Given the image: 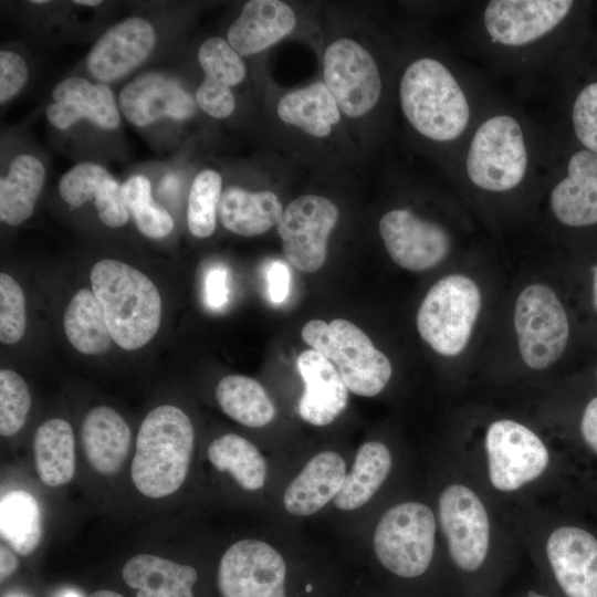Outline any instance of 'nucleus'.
Listing matches in <instances>:
<instances>
[{
    "label": "nucleus",
    "instance_id": "nucleus-33",
    "mask_svg": "<svg viewBox=\"0 0 597 597\" xmlns=\"http://www.w3.org/2000/svg\"><path fill=\"white\" fill-rule=\"evenodd\" d=\"M216 397L222 411L244 426L260 428L275 417L272 400L262 385L251 377H223L217 385Z\"/></svg>",
    "mask_w": 597,
    "mask_h": 597
},
{
    "label": "nucleus",
    "instance_id": "nucleus-42",
    "mask_svg": "<svg viewBox=\"0 0 597 597\" xmlns=\"http://www.w3.org/2000/svg\"><path fill=\"white\" fill-rule=\"evenodd\" d=\"M196 101L202 111L216 118L228 117L235 106L231 90L207 77L197 90Z\"/></svg>",
    "mask_w": 597,
    "mask_h": 597
},
{
    "label": "nucleus",
    "instance_id": "nucleus-35",
    "mask_svg": "<svg viewBox=\"0 0 597 597\" xmlns=\"http://www.w3.org/2000/svg\"><path fill=\"white\" fill-rule=\"evenodd\" d=\"M1 537L18 554L27 556L38 547L41 535V513L35 498L27 491L13 490L0 501Z\"/></svg>",
    "mask_w": 597,
    "mask_h": 597
},
{
    "label": "nucleus",
    "instance_id": "nucleus-41",
    "mask_svg": "<svg viewBox=\"0 0 597 597\" xmlns=\"http://www.w3.org/2000/svg\"><path fill=\"white\" fill-rule=\"evenodd\" d=\"M572 118L579 142L597 154V82L588 84L577 95Z\"/></svg>",
    "mask_w": 597,
    "mask_h": 597
},
{
    "label": "nucleus",
    "instance_id": "nucleus-36",
    "mask_svg": "<svg viewBox=\"0 0 597 597\" xmlns=\"http://www.w3.org/2000/svg\"><path fill=\"white\" fill-rule=\"evenodd\" d=\"M122 196L128 211L132 212L139 231L151 239L167 237L174 230V219L151 198L150 181L142 175L128 178L122 185Z\"/></svg>",
    "mask_w": 597,
    "mask_h": 597
},
{
    "label": "nucleus",
    "instance_id": "nucleus-11",
    "mask_svg": "<svg viewBox=\"0 0 597 597\" xmlns=\"http://www.w3.org/2000/svg\"><path fill=\"white\" fill-rule=\"evenodd\" d=\"M326 87L339 111L350 117L369 112L378 102L381 80L373 56L350 39H339L326 49L323 59Z\"/></svg>",
    "mask_w": 597,
    "mask_h": 597
},
{
    "label": "nucleus",
    "instance_id": "nucleus-1",
    "mask_svg": "<svg viewBox=\"0 0 597 597\" xmlns=\"http://www.w3.org/2000/svg\"><path fill=\"white\" fill-rule=\"evenodd\" d=\"M113 341L126 350L146 345L158 332L161 297L153 281L132 265L104 259L91 271Z\"/></svg>",
    "mask_w": 597,
    "mask_h": 597
},
{
    "label": "nucleus",
    "instance_id": "nucleus-46",
    "mask_svg": "<svg viewBox=\"0 0 597 597\" xmlns=\"http://www.w3.org/2000/svg\"><path fill=\"white\" fill-rule=\"evenodd\" d=\"M580 430L586 443L597 453V397L591 399L586 406Z\"/></svg>",
    "mask_w": 597,
    "mask_h": 597
},
{
    "label": "nucleus",
    "instance_id": "nucleus-2",
    "mask_svg": "<svg viewBox=\"0 0 597 597\" xmlns=\"http://www.w3.org/2000/svg\"><path fill=\"white\" fill-rule=\"evenodd\" d=\"M193 448V428L178 407L163 405L144 418L136 439L130 476L144 495L159 499L184 483Z\"/></svg>",
    "mask_w": 597,
    "mask_h": 597
},
{
    "label": "nucleus",
    "instance_id": "nucleus-13",
    "mask_svg": "<svg viewBox=\"0 0 597 597\" xmlns=\"http://www.w3.org/2000/svg\"><path fill=\"white\" fill-rule=\"evenodd\" d=\"M438 512L452 562L465 572L478 569L490 543V521L480 498L462 484L449 485L440 494Z\"/></svg>",
    "mask_w": 597,
    "mask_h": 597
},
{
    "label": "nucleus",
    "instance_id": "nucleus-31",
    "mask_svg": "<svg viewBox=\"0 0 597 597\" xmlns=\"http://www.w3.org/2000/svg\"><path fill=\"white\" fill-rule=\"evenodd\" d=\"M33 452L40 480L49 486L71 481L75 471L74 436L70 423L54 418L43 422L34 434Z\"/></svg>",
    "mask_w": 597,
    "mask_h": 597
},
{
    "label": "nucleus",
    "instance_id": "nucleus-43",
    "mask_svg": "<svg viewBox=\"0 0 597 597\" xmlns=\"http://www.w3.org/2000/svg\"><path fill=\"white\" fill-rule=\"evenodd\" d=\"M28 78V65L15 52H0V102L14 96Z\"/></svg>",
    "mask_w": 597,
    "mask_h": 597
},
{
    "label": "nucleus",
    "instance_id": "nucleus-53",
    "mask_svg": "<svg viewBox=\"0 0 597 597\" xmlns=\"http://www.w3.org/2000/svg\"><path fill=\"white\" fill-rule=\"evenodd\" d=\"M528 597H546V596L536 595V594L532 593Z\"/></svg>",
    "mask_w": 597,
    "mask_h": 597
},
{
    "label": "nucleus",
    "instance_id": "nucleus-19",
    "mask_svg": "<svg viewBox=\"0 0 597 597\" xmlns=\"http://www.w3.org/2000/svg\"><path fill=\"white\" fill-rule=\"evenodd\" d=\"M304 381L298 413L313 426L332 423L346 408L348 388L335 365L315 349H306L296 358Z\"/></svg>",
    "mask_w": 597,
    "mask_h": 597
},
{
    "label": "nucleus",
    "instance_id": "nucleus-3",
    "mask_svg": "<svg viewBox=\"0 0 597 597\" xmlns=\"http://www.w3.org/2000/svg\"><path fill=\"white\" fill-rule=\"evenodd\" d=\"M401 108L412 127L436 142L462 135L470 119L464 92L439 61L422 57L412 62L400 81Z\"/></svg>",
    "mask_w": 597,
    "mask_h": 597
},
{
    "label": "nucleus",
    "instance_id": "nucleus-17",
    "mask_svg": "<svg viewBox=\"0 0 597 597\" xmlns=\"http://www.w3.org/2000/svg\"><path fill=\"white\" fill-rule=\"evenodd\" d=\"M546 553L567 597H597V540L589 532L558 527L547 540Z\"/></svg>",
    "mask_w": 597,
    "mask_h": 597
},
{
    "label": "nucleus",
    "instance_id": "nucleus-40",
    "mask_svg": "<svg viewBox=\"0 0 597 597\" xmlns=\"http://www.w3.org/2000/svg\"><path fill=\"white\" fill-rule=\"evenodd\" d=\"M25 298L19 283L9 274H0V341L18 343L25 331Z\"/></svg>",
    "mask_w": 597,
    "mask_h": 597
},
{
    "label": "nucleus",
    "instance_id": "nucleus-5",
    "mask_svg": "<svg viewBox=\"0 0 597 597\" xmlns=\"http://www.w3.org/2000/svg\"><path fill=\"white\" fill-rule=\"evenodd\" d=\"M480 308L478 285L462 274L447 275L429 289L421 302L418 332L438 354L458 355L470 339Z\"/></svg>",
    "mask_w": 597,
    "mask_h": 597
},
{
    "label": "nucleus",
    "instance_id": "nucleus-8",
    "mask_svg": "<svg viewBox=\"0 0 597 597\" xmlns=\"http://www.w3.org/2000/svg\"><path fill=\"white\" fill-rule=\"evenodd\" d=\"M514 326L521 356L528 367L547 368L564 353L568 321L561 301L548 286L532 284L520 293Z\"/></svg>",
    "mask_w": 597,
    "mask_h": 597
},
{
    "label": "nucleus",
    "instance_id": "nucleus-48",
    "mask_svg": "<svg viewBox=\"0 0 597 597\" xmlns=\"http://www.w3.org/2000/svg\"><path fill=\"white\" fill-rule=\"evenodd\" d=\"M90 597H124V596L113 590H97L93 593Z\"/></svg>",
    "mask_w": 597,
    "mask_h": 597
},
{
    "label": "nucleus",
    "instance_id": "nucleus-16",
    "mask_svg": "<svg viewBox=\"0 0 597 597\" xmlns=\"http://www.w3.org/2000/svg\"><path fill=\"white\" fill-rule=\"evenodd\" d=\"M156 34L139 17L125 19L109 28L91 49L86 64L101 82L119 78L139 65L151 52Z\"/></svg>",
    "mask_w": 597,
    "mask_h": 597
},
{
    "label": "nucleus",
    "instance_id": "nucleus-32",
    "mask_svg": "<svg viewBox=\"0 0 597 597\" xmlns=\"http://www.w3.org/2000/svg\"><path fill=\"white\" fill-rule=\"evenodd\" d=\"M65 335L71 345L82 354L105 353L113 339L103 307L88 289H81L72 297L63 317Z\"/></svg>",
    "mask_w": 597,
    "mask_h": 597
},
{
    "label": "nucleus",
    "instance_id": "nucleus-44",
    "mask_svg": "<svg viewBox=\"0 0 597 597\" xmlns=\"http://www.w3.org/2000/svg\"><path fill=\"white\" fill-rule=\"evenodd\" d=\"M269 297L273 304L283 303L290 294L291 272L281 260L271 261L266 268Z\"/></svg>",
    "mask_w": 597,
    "mask_h": 597
},
{
    "label": "nucleus",
    "instance_id": "nucleus-10",
    "mask_svg": "<svg viewBox=\"0 0 597 597\" xmlns=\"http://www.w3.org/2000/svg\"><path fill=\"white\" fill-rule=\"evenodd\" d=\"M485 447L490 481L503 492L515 491L538 478L549 460L543 441L527 427L513 420L491 423Z\"/></svg>",
    "mask_w": 597,
    "mask_h": 597
},
{
    "label": "nucleus",
    "instance_id": "nucleus-23",
    "mask_svg": "<svg viewBox=\"0 0 597 597\" xmlns=\"http://www.w3.org/2000/svg\"><path fill=\"white\" fill-rule=\"evenodd\" d=\"M345 476L346 464L341 454L335 451L316 454L286 486L285 510L296 516L316 513L336 496Z\"/></svg>",
    "mask_w": 597,
    "mask_h": 597
},
{
    "label": "nucleus",
    "instance_id": "nucleus-47",
    "mask_svg": "<svg viewBox=\"0 0 597 597\" xmlns=\"http://www.w3.org/2000/svg\"><path fill=\"white\" fill-rule=\"evenodd\" d=\"M18 558L7 547H0V576L1 582L12 575L18 568Z\"/></svg>",
    "mask_w": 597,
    "mask_h": 597
},
{
    "label": "nucleus",
    "instance_id": "nucleus-52",
    "mask_svg": "<svg viewBox=\"0 0 597 597\" xmlns=\"http://www.w3.org/2000/svg\"><path fill=\"white\" fill-rule=\"evenodd\" d=\"M31 2L35 4H41V3H48L49 1L48 0H32Z\"/></svg>",
    "mask_w": 597,
    "mask_h": 597
},
{
    "label": "nucleus",
    "instance_id": "nucleus-20",
    "mask_svg": "<svg viewBox=\"0 0 597 597\" xmlns=\"http://www.w3.org/2000/svg\"><path fill=\"white\" fill-rule=\"evenodd\" d=\"M54 103L46 107L49 122L60 128L87 118L104 129H114L119 113L112 90L105 84H93L83 77H69L52 91Z\"/></svg>",
    "mask_w": 597,
    "mask_h": 597
},
{
    "label": "nucleus",
    "instance_id": "nucleus-18",
    "mask_svg": "<svg viewBox=\"0 0 597 597\" xmlns=\"http://www.w3.org/2000/svg\"><path fill=\"white\" fill-rule=\"evenodd\" d=\"M119 107L135 126H147L168 116L186 119L195 113V103L180 83L159 72L144 73L119 93Z\"/></svg>",
    "mask_w": 597,
    "mask_h": 597
},
{
    "label": "nucleus",
    "instance_id": "nucleus-6",
    "mask_svg": "<svg viewBox=\"0 0 597 597\" xmlns=\"http://www.w3.org/2000/svg\"><path fill=\"white\" fill-rule=\"evenodd\" d=\"M436 520L420 502H404L387 510L374 533L378 561L397 576L411 578L429 567L434 551Z\"/></svg>",
    "mask_w": 597,
    "mask_h": 597
},
{
    "label": "nucleus",
    "instance_id": "nucleus-29",
    "mask_svg": "<svg viewBox=\"0 0 597 597\" xmlns=\"http://www.w3.org/2000/svg\"><path fill=\"white\" fill-rule=\"evenodd\" d=\"M280 118L315 137H325L341 119L339 108L325 83L286 93L277 103Z\"/></svg>",
    "mask_w": 597,
    "mask_h": 597
},
{
    "label": "nucleus",
    "instance_id": "nucleus-15",
    "mask_svg": "<svg viewBox=\"0 0 597 597\" xmlns=\"http://www.w3.org/2000/svg\"><path fill=\"white\" fill-rule=\"evenodd\" d=\"M573 3L568 0H493L485 7L484 27L495 43L526 45L555 29Z\"/></svg>",
    "mask_w": 597,
    "mask_h": 597
},
{
    "label": "nucleus",
    "instance_id": "nucleus-49",
    "mask_svg": "<svg viewBox=\"0 0 597 597\" xmlns=\"http://www.w3.org/2000/svg\"><path fill=\"white\" fill-rule=\"evenodd\" d=\"M593 302L597 311V265L594 268V277H593Z\"/></svg>",
    "mask_w": 597,
    "mask_h": 597
},
{
    "label": "nucleus",
    "instance_id": "nucleus-27",
    "mask_svg": "<svg viewBox=\"0 0 597 597\" xmlns=\"http://www.w3.org/2000/svg\"><path fill=\"white\" fill-rule=\"evenodd\" d=\"M283 213L275 193L269 190L250 192L239 187H229L219 202L222 226L237 234L254 237L277 224Z\"/></svg>",
    "mask_w": 597,
    "mask_h": 597
},
{
    "label": "nucleus",
    "instance_id": "nucleus-37",
    "mask_svg": "<svg viewBox=\"0 0 597 597\" xmlns=\"http://www.w3.org/2000/svg\"><path fill=\"white\" fill-rule=\"evenodd\" d=\"M222 180L214 170L199 172L190 188L187 210L189 231L197 238H208L216 229L217 207Z\"/></svg>",
    "mask_w": 597,
    "mask_h": 597
},
{
    "label": "nucleus",
    "instance_id": "nucleus-30",
    "mask_svg": "<svg viewBox=\"0 0 597 597\" xmlns=\"http://www.w3.org/2000/svg\"><path fill=\"white\" fill-rule=\"evenodd\" d=\"M45 179L41 161L32 155L15 157L0 180V219L18 226L29 219Z\"/></svg>",
    "mask_w": 597,
    "mask_h": 597
},
{
    "label": "nucleus",
    "instance_id": "nucleus-34",
    "mask_svg": "<svg viewBox=\"0 0 597 597\" xmlns=\"http://www.w3.org/2000/svg\"><path fill=\"white\" fill-rule=\"evenodd\" d=\"M207 454L218 471L229 472L242 489L255 491L263 486L266 462L248 439L234 433L223 434L210 443Z\"/></svg>",
    "mask_w": 597,
    "mask_h": 597
},
{
    "label": "nucleus",
    "instance_id": "nucleus-51",
    "mask_svg": "<svg viewBox=\"0 0 597 597\" xmlns=\"http://www.w3.org/2000/svg\"><path fill=\"white\" fill-rule=\"evenodd\" d=\"M62 597H81L77 593L69 590Z\"/></svg>",
    "mask_w": 597,
    "mask_h": 597
},
{
    "label": "nucleus",
    "instance_id": "nucleus-38",
    "mask_svg": "<svg viewBox=\"0 0 597 597\" xmlns=\"http://www.w3.org/2000/svg\"><path fill=\"white\" fill-rule=\"evenodd\" d=\"M198 60L207 78L228 87L241 82L245 75L240 54L222 38L206 40L199 48Z\"/></svg>",
    "mask_w": 597,
    "mask_h": 597
},
{
    "label": "nucleus",
    "instance_id": "nucleus-12",
    "mask_svg": "<svg viewBox=\"0 0 597 597\" xmlns=\"http://www.w3.org/2000/svg\"><path fill=\"white\" fill-rule=\"evenodd\" d=\"M285 577L282 555L265 542L247 538L226 551L217 583L222 597H286Z\"/></svg>",
    "mask_w": 597,
    "mask_h": 597
},
{
    "label": "nucleus",
    "instance_id": "nucleus-9",
    "mask_svg": "<svg viewBox=\"0 0 597 597\" xmlns=\"http://www.w3.org/2000/svg\"><path fill=\"white\" fill-rule=\"evenodd\" d=\"M337 220L338 209L327 198L304 195L291 201L276 224L286 260L302 272L321 269Z\"/></svg>",
    "mask_w": 597,
    "mask_h": 597
},
{
    "label": "nucleus",
    "instance_id": "nucleus-50",
    "mask_svg": "<svg viewBox=\"0 0 597 597\" xmlns=\"http://www.w3.org/2000/svg\"><path fill=\"white\" fill-rule=\"evenodd\" d=\"M75 4L95 7L102 3L100 0H75Z\"/></svg>",
    "mask_w": 597,
    "mask_h": 597
},
{
    "label": "nucleus",
    "instance_id": "nucleus-45",
    "mask_svg": "<svg viewBox=\"0 0 597 597\" xmlns=\"http://www.w3.org/2000/svg\"><path fill=\"white\" fill-rule=\"evenodd\" d=\"M228 272L226 269L216 266L207 273L206 298L212 308L223 307L228 301Z\"/></svg>",
    "mask_w": 597,
    "mask_h": 597
},
{
    "label": "nucleus",
    "instance_id": "nucleus-21",
    "mask_svg": "<svg viewBox=\"0 0 597 597\" xmlns=\"http://www.w3.org/2000/svg\"><path fill=\"white\" fill-rule=\"evenodd\" d=\"M555 217L569 227L597 223V154L582 149L572 155L567 176L551 193Z\"/></svg>",
    "mask_w": 597,
    "mask_h": 597
},
{
    "label": "nucleus",
    "instance_id": "nucleus-14",
    "mask_svg": "<svg viewBox=\"0 0 597 597\" xmlns=\"http://www.w3.org/2000/svg\"><path fill=\"white\" fill-rule=\"evenodd\" d=\"M379 233L392 261L410 271L438 265L451 248L450 237L441 226L407 209L387 212L379 221Z\"/></svg>",
    "mask_w": 597,
    "mask_h": 597
},
{
    "label": "nucleus",
    "instance_id": "nucleus-39",
    "mask_svg": "<svg viewBox=\"0 0 597 597\" xmlns=\"http://www.w3.org/2000/svg\"><path fill=\"white\" fill-rule=\"evenodd\" d=\"M31 396L23 378L11 369L0 370V433L10 437L24 425Z\"/></svg>",
    "mask_w": 597,
    "mask_h": 597
},
{
    "label": "nucleus",
    "instance_id": "nucleus-26",
    "mask_svg": "<svg viewBox=\"0 0 597 597\" xmlns=\"http://www.w3.org/2000/svg\"><path fill=\"white\" fill-rule=\"evenodd\" d=\"M122 577L136 597H193L197 570L150 554H138L124 565Z\"/></svg>",
    "mask_w": 597,
    "mask_h": 597
},
{
    "label": "nucleus",
    "instance_id": "nucleus-54",
    "mask_svg": "<svg viewBox=\"0 0 597 597\" xmlns=\"http://www.w3.org/2000/svg\"><path fill=\"white\" fill-rule=\"evenodd\" d=\"M311 589H312V586H311V585H307V586H306V590H307V591H311Z\"/></svg>",
    "mask_w": 597,
    "mask_h": 597
},
{
    "label": "nucleus",
    "instance_id": "nucleus-25",
    "mask_svg": "<svg viewBox=\"0 0 597 597\" xmlns=\"http://www.w3.org/2000/svg\"><path fill=\"white\" fill-rule=\"evenodd\" d=\"M82 443L91 465L100 473H116L126 460L130 430L124 418L107 406L88 411L82 425Z\"/></svg>",
    "mask_w": 597,
    "mask_h": 597
},
{
    "label": "nucleus",
    "instance_id": "nucleus-28",
    "mask_svg": "<svg viewBox=\"0 0 597 597\" xmlns=\"http://www.w3.org/2000/svg\"><path fill=\"white\" fill-rule=\"evenodd\" d=\"M391 462L390 451L384 443L369 441L362 444L352 470L334 498V505L343 511L365 505L387 479Z\"/></svg>",
    "mask_w": 597,
    "mask_h": 597
},
{
    "label": "nucleus",
    "instance_id": "nucleus-55",
    "mask_svg": "<svg viewBox=\"0 0 597 597\" xmlns=\"http://www.w3.org/2000/svg\"><path fill=\"white\" fill-rule=\"evenodd\" d=\"M14 597H18V596H14Z\"/></svg>",
    "mask_w": 597,
    "mask_h": 597
},
{
    "label": "nucleus",
    "instance_id": "nucleus-4",
    "mask_svg": "<svg viewBox=\"0 0 597 597\" xmlns=\"http://www.w3.org/2000/svg\"><path fill=\"white\" fill-rule=\"evenodd\" d=\"M301 335L313 349L329 359L348 390L363 397L378 395L388 384L392 366L370 338L354 323L335 318L307 322Z\"/></svg>",
    "mask_w": 597,
    "mask_h": 597
},
{
    "label": "nucleus",
    "instance_id": "nucleus-24",
    "mask_svg": "<svg viewBox=\"0 0 597 597\" xmlns=\"http://www.w3.org/2000/svg\"><path fill=\"white\" fill-rule=\"evenodd\" d=\"M292 8L279 0H251L228 30V42L240 55L261 52L295 27Z\"/></svg>",
    "mask_w": 597,
    "mask_h": 597
},
{
    "label": "nucleus",
    "instance_id": "nucleus-22",
    "mask_svg": "<svg viewBox=\"0 0 597 597\" xmlns=\"http://www.w3.org/2000/svg\"><path fill=\"white\" fill-rule=\"evenodd\" d=\"M59 191L73 208L81 207L94 196L98 218L108 227H122L128 219L122 186L100 165L82 163L74 166L62 176Z\"/></svg>",
    "mask_w": 597,
    "mask_h": 597
},
{
    "label": "nucleus",
    "instance_id": "nucleus-7",
    "mask_svg": "<svg viewBox=\"0 0 597 597\" xmlns=\"http://www.w3.org/2000/svg\"><path fill=\"white\" fill-rule=\"evenodd\" d=\"M527 164L521 125L514 117L501 114L484 121L474 133L465 168L476 187L502 192L521 184Z\"/></svg>",
    "mask_w": 597,
    "mask_h": 597
}]
</instances>
